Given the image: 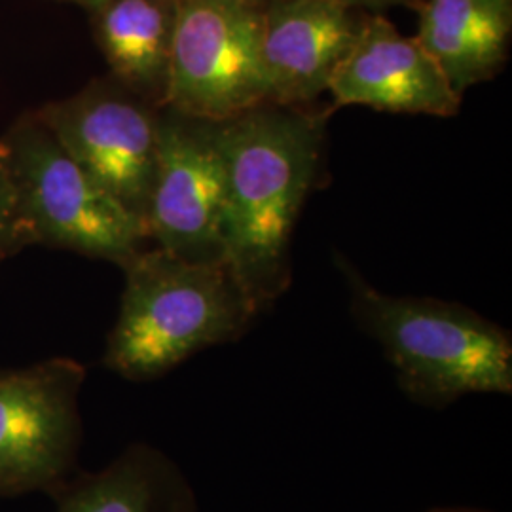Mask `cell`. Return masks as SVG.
I'll return each mask as SVG.
<instances>
[{"instance_id": "6da1fadb", "label": "cell", "mask_w": 512, "mask_h": 512, "mask_svg": "<svg viewBox=\"0 0 512 512\" xmlns=\"http://www.w3.org/2000/svg\"><path fill=\"white\" fill-rule=\"evenodd\" d=\"M329 112L264 103L222 122L224 260L260 313L291 287L294 226L321 173Z\"/></svg>"}, {"instance_id": "7a4b0ae2", "label": "cell", "mask_w": 512, "mask_h": 512, "mask_svg": "<svg viewBox=\"0 0 512 512\" xmlns=\"http://www.w3.org/2000/svg\"><path fill=\"white\" fill-rule=\"evenodd\" d=\"M124 274L103 363L129 382L158 380L203 349L236 342L260 315L226 260L194 262L154 247Z\"/></svg>"}, {"instance_id": "3957f363", "label": "cell", "mask_w": 512, "mask_h": 512, "mask_svg": "<svg viewBox=\"0 0 512 512\" xmlns=\"http://www.w3.org/2000/svg\"><path fill=\"white\" fill-rule=\"evenodd\" d=\"M357 327L380 344L410 403L444 410L467 395H512L509 330L458 302L393 296L338 260Z\"/></svg>"}, {"instance_id": "277c9868", "label": "cell", "mask_w": 512, "mask_h": 512, "mask_svg": "<svg viewBox=\"0 0 512 512\" xmlns=\"http://www.w3.org/2000/svg\"><path fill=\"white\" fill-rule=\"evenodd\" d=\"M29 241L126 266L143 251L145 220L74 162L38 116L23 120L2 145Z\"/></svg>"}, {"instance_id": "5b68a950", "label": "cell", "mask_w": 512, "mask_h": 512, "mask_svg": "<svg viewBox=\"0 0 512 512\" xmlns=\"http://www.w3.org/2000/svg\"><path fill=\"white\" fill-rule=\"evenodd\" d=\"M262 8L245 0H177L164 107L226 122L268 103Z\"/></svg>"}, {"instance_id": "8992f818", "label": "cell", "mask_w": 512, "mask_h": 512, "mask_svg": "<svg viewBox=\"0 0 512 512\" xmlns=\"http://www.w3.org/2000/svg\"><path fill=\"white\" fill-rule=\"evenodd\" d=\"M84 382L73 359L0 372V497L54 494L71 478L84 437Z\"/></svg>"}, {"instance_id": "52a82bcc", "label": "cell", "mask_w": 512, "mask_h": 512, "mask_svg": "<svg viewBox=\"0 0 512 512\" xmlns=\"http://www.w3.org/2000/svg\"><path fill=\"white\" fill-rule=\"evenodd\" d=\"M226 164L222 122L158 109V156L147 207L148 238L194 262L224 260Z\"/></svg>"}, {"instance_id": "ba28073f", "label": "cell", "mask_w": 512, "mask_h": 512, "mask_svg": "<svg viewBox=\"0 0 512 512\" xmlns=\"http://www.w3.org/2000/svg\"><path fill=\"white\" fill-rule=\"evenodd\" d=\"M158 109L110 78L48 105L37 116L95 183L147 224Z\"/></svg>"}, {"instance_id": "9c48e42d", "label": "cell", "mask_w": 512, "mask_h": 512, "mask_svg": "<svg viewBox=\"0 0 512 512\" xmlns=\"http://www.w3.org/2000/svg\"><path fill=\"white\" fill-rule=\"evenodd\" d=\"M368 14L338 0H274L262 8L268 103L308 109L361 37Z\"/></svg>"}, {"instance_id": "30bf717a", "label": "cell", "mask_w": 512, "mask_h": 512, "mask_svg": "<svg viewBox=\"0 0 512 512\" xmlns=\"http://www.w3.org/2000/svg\"><path fill=\"white\" fill-rule=\"evenodd\" d=\"M329 110L363 105L395 114L454 116V92L433 57L414 37H404L384 14H368L365 29L329 84Z\"/></svg>"}, {"instance_id": "8fae6325", "label": "cell", "mask_w": 512, "mask_h": 512, "mask_svg": "<svg viewBox=\"0 0 512 512\" xmlns=\"http://www.w3.org/2000/svg\"><path fill=\"white\" fill-rule=\"evenodd\" d=\"M416 40L454 88L492 80L507 61L512 0H423Z\"/></svg>"}, {"instance_id": "7c38bea8", "label": "cell", "mask_w": 512, "mask_h": 512, "mask_svg": "<svg viewBox=\"0 0 512 512\" xmlns=\"http://www.w3.org/2000/svg\"><path fill=\"white\" fill-rule=\"evenodd\" d=\"M57 512H198V495L164 450L133 442L101 471L55 490Z\"/></svg>"}, {"instance_id": "4fadbf2b", "label": "cell", "mask_w": 512, "mask_h": 512, "mask_svg": "<svg viewBox=\"0 0 512 512\" xmlns=\"http://www.w3.org/2000/svg\"><path fill=\"white\" fill-rule=\"evenodd\" d=\"M92 14L112 78L154 107H164L177 0H103Z\"/></svg>"}, {"instance_id": "5bb4252c", "label": "cell", "mask_w": 512, "mask_h": 512, "mask_svg": "<svg viewBox=\"0 0 512 512\" xmlns=\"http://www.w3.org/2000/svg\"><path fill=\"white\" fill-rule=\"evenodd\" d=\"M23 241L29 239L19 211L18 190L6 160V152L0 145V260Z\"/></svg>"}, {"instance_id": "9a60e30c", "label": "cell", "mask_w": 512, "mask_h": 512, "mask_svg": "<svg viewBox=\"0 0 512 512\" xmlns=\"http://www.w3.org/2000/svg\"><path fill=\"white\" fill-rule=\"evenodd\" d=\"M338 2L366 14H384L385 10H391V8L418 10L423 0H338Z\"/></svg>"}, {"instance_id": "2e32d148", "label": "cell", "mask_w": 512, "mask_h": 512, "mask_svg": "<svg viewBox=\"0 0 512 512\" xmlns=\"http://www.w3.org/2000/svg\"><path fill=\"white\" fill-rule=\"evenodd\" d=\"M423 512H492L482 511V509H471V507H433L429 511Z\"/></svg>"}, {"instance_id": "e0dca14e", "label": "cell", "mask_w": 512, "mask_h": 512, "mask_svg": "<svg viewBox=\"0 0 512 512\" xmlns=\"http://www.w3.org/2000/svg\"><path fill=\"white\" fill-rule=\"evenodd\" d=\"M67 2H74V4H78V6H82V8H86V10H90L93 12L103 0H67Z\"/></svg>"}, {"instance_id": "ac0fdd59", "label": "cell", "mask_w": 512, "mask_h": 512, "mask_svg": "<svg viewBox=\"0 0 512 512\" xmlns=\"http://www.w3.org/2000/svg\"><path fill=\"white\" fill-rule=\"evenodd\" d=\"M245 2H251V4H255L258 8H264V6H268V4L274 2V0H245Z\"/></svg>"}]
</instances>
